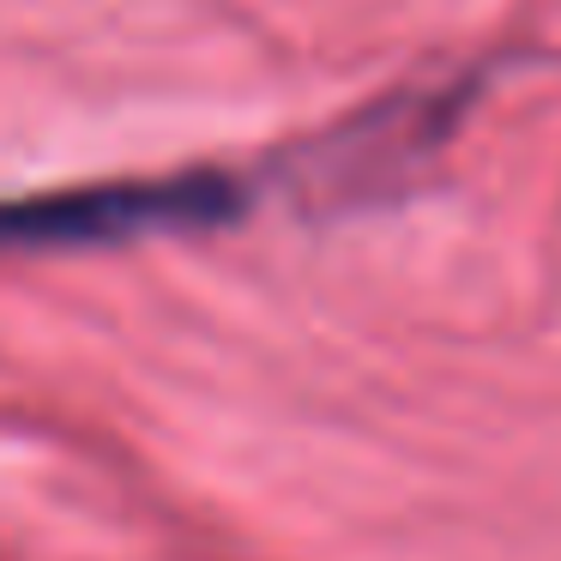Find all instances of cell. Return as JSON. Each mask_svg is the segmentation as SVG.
Listing matches in <instances>:
<instances>
[{
    "label": "cell",
    "instance_id": "cell-1",
    "mask_svg": "<svg viewBox=\"0 0 561 561\" xmlns=\"http://www.w3.org/2000/svg\"><path fill=\"white\" fill-rule=\"evenodd\" d=\"M242 211L230 175H163V182H98L61 194L0 199V254H55V248H103L158 230H199Z\"/></svg>",
    "mask_w": 561,
    "mask_h": 561
}]
</instances>
